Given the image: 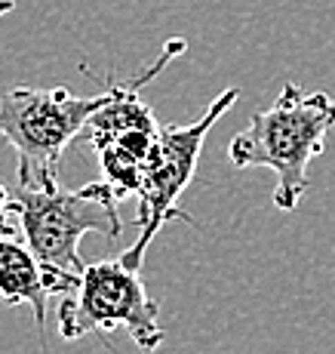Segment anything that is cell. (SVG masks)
Masks as SVG:
<instances>
[{"label": "cell", "mask_w": 335, "mask_h": 354, "mask_svg": "<svg viewBox=\"0 0 335 354\" xmlns=\"http://www.w3.org/2000/svg\"><path fill=\"white\" fill-rule=\"evenodd\" d=\"M16 10V0H0V19L6 16V12H12Z\"/></svg>", "instance_id": "ba28073f"}, {"label": "cell", "mask_w": 335, "mask_h": 354, "mask_svg": "<svg viewBox=\"0 0 335 354\" xmlns=\"http://www.w3.org/2000/svg\"><path fill=\"white\" fill-rule=\"evenodd\" d=\"M335 129V96L307 93L298 84H283L277 102L252 114L249 127L228 145V160L237 169L262 167L277 176L274 207L283 213L302 203L307 194V167L326 148Z\"/></svg>", "instance_id": "6da1fadb"}, {"label": "cell", "mask_w": 335, "mask_h": 354, "mask_svg": "<svg viewBox=\"0 0 335 354\" xmlns=\"http://www.w3.org/2000/svg\"><path fill=\"white\" fill-rule=\"evenodd\" d=\"M16 219L22 241L34 250V256L46 268L65 271L80 277L86 262L77 253L84 234H102L117 241L123 222L117 209V194L102 182H90L84 188H16Z\"/></svg>", "instance_id": "7a4b0ae2"}, {"label": "cell", "mask_w": 335, "mask_h": 354, "mask_svg": "<svg viewBox=\"0 0 335 354\" xmlns=\"http://www.w3.org/2000/svg\"><path fill=\"white\" fill-rule=\"evenodd\" d=\"M80 277L46 268L22 234L0 237V299L6 305H31L37 333L46 330V302L52 296H68Z\"/></svg>", "instance_id": "8992f818"}, {"label": "cell", "mask_w": 335, "mask_h": 354, "mask_svg": "<svg viewBox=\"0 0 335 354\" xmlns=\"http://www.w3.org/2000/svg\"><path fill=\"white\" fill-rule=\"evenodd\" d=\"M19 234V219H16V201L12 192L0 182V237H12Z\"/></svg>", "instance_id": "52a82bcc"}, {"label": "cell", "mask_w": 335, "mask_h": 354, "mask_svg": "<svg viewBox=\"0 0 335 354\" xmlns=\"http://www.w3.org/2000/svg\"><path fill=\"white\" fill-rule=\"evenodd\" d=\"M160 305L148 292L139 271L126 268L120 259H105L84 268L77 287L59 302V336L65 342L86 333L126 330L139 348L154 351L163 342L157 324Z\"/></svg>", "instance_id": "5b68a950"}, {"label": "cell", "mask_w": 335, "mask_h": 354, "mask_svg": "<svg viewBox=\"0 0 335 354\" xmlns=\"http://www.w3.org/2000/svg\"><path fill=\"white\" fill-rule=\"evenodd\" d=\"M108 99L74 96L65 86L37 90L16 86L0 96V136L16 148L19 158V188H56L59 160Z\"/></svg>", "instance_id": "3957f363"}, {"label": "cell", "mask_w": 335, "mask_h": 354, "mask_svg": "<svg viewBox=\"0 0 335 354\" xmlns=\"http://www.w3.org/2000/svg\"><path fill=\"white\" fill-rule=\"evenodd\" d=\"M240 90L228 86V90L218 93V99L207 111L200 114L191 124H175V127H160L157 142L151 148V158L145 163V176H142L139 185V241L129 250L120 253V262L126 268L139 271L145 250L151 247L154 234L166 225V219H182L191 222V216L179 209V197L184 194V188L191 185L197 173V160H200L203 142H207L209 129L216 127V120L228 111L237 102Z\"/></svg>", "instance_id": "277c9868"}]
</instances>
